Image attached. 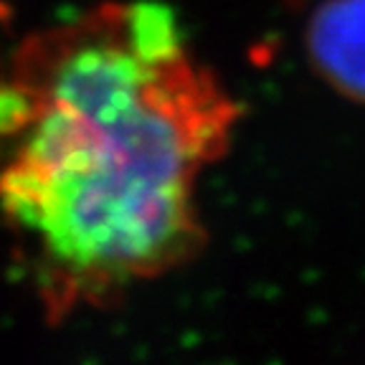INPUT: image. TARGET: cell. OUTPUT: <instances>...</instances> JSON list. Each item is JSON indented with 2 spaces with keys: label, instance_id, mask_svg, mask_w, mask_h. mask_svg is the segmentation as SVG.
Listing matches in <instances>:
<instances>
[{
  "label": "cell",
  "instance_id": "6da1fadb",
  "mask_svg": "<svg viewBox=\"0 0 365 365\" xmlns=\"http://www.w3.org/2000/svg\"><path fill=\"white\" fill-rule=\"evenodd\" d=\"M236 117L163 3H109L23 41L0 81V211L34 241L61 304L193 257L195 180Z\"/></svg>",
  "mask_w": 365,
  "mask_h": 365
},
{
  "label": "cell",
  "instance_id": "7a4b0ae2",
  "mask_svg": "<svg viewBox=\"0 0 365 365\" xmlns=\"http://www.w3.org/2000/svg\"><path fill=\"white\" fill-rule=\"evenodd\" d=\"M307 53L332 89L365 104V0H325L309 18Z\"/></svg>",
  "mask_w": 365,
  "mask_h": 365
}]
</instances>
